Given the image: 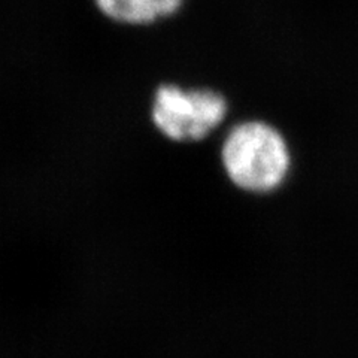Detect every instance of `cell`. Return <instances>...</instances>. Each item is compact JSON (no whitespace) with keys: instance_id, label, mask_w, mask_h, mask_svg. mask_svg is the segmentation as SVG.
Instances as JSON below:
<instances>
[{"instance_id":"7a4b0ae2","label":"cell","mask_w":358,"mask_h":358,"mask_svg":"<svg viewBox=\"0 0 358 358\" xmlns=\"http://www.w3.org/2000/svg\"><path fill=\"white\" fill-rule=\"evenodd\" d=\"M227 112V99L217 90L162 84L152 99L151 121L172 142H199L222 124Z\"/></svg>"},{"instance_id":"6da1fadb","label":"cell","mask_w":358,"mask_h":358,"mask_svg":"<svg viewBox=\"0 0 358 358\" xmlns=\"http://www.w3.org/2000/svg\"><path fill=\"white\" fill-rule=\"evenodd\" d=\"M220 159L230 182L254 194L275 192L285 182L291 167L282 133L259 120L233 126L222 141Z\"/></svg>"},{"instance_id":"3957f363","label":"cell","mask_w":358,"mask_h":358,"mask_svg":"<svg viewBox=\"0 0 358 358\" xmlns=\"http://www.w3.org/2000/svg\"><path fill=\"white\" fill-rule=\"evenodd\" d=\"M99 13L117 24L148 26L160 20L150 0H93Z\"/></svg>"},{"instance_id":"277c9868","label":"cell","mask_w":358,"mask_h":358,"mask_svg":"<svg viewBox=\"0 0 358 358\" xmlns=\"http://www.w3.org/2000/svg\"><path fill=\"white\" fill-rule=\"evenodd\" d=\"M150 2L154 5L160 18H167L179 13V9L184 6L185 0H150Z\"/></svg>"}]
</instances>
